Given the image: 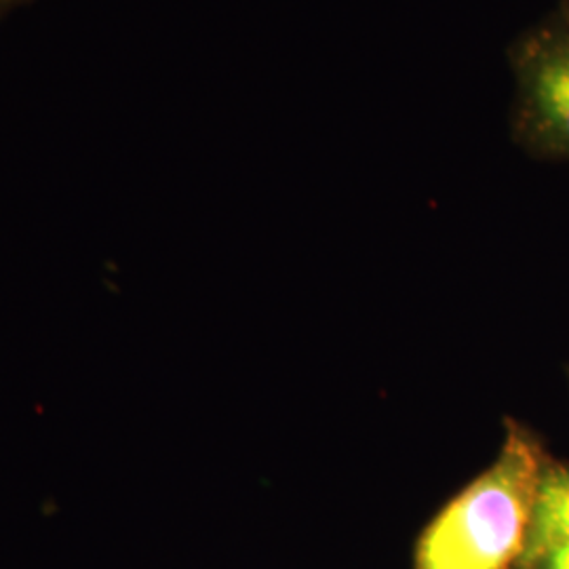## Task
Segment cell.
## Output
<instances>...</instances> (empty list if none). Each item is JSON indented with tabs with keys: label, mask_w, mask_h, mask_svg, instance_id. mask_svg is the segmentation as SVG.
Instances as JSON below:
<instances>
[{
	"label": "cell",
	"mask_w": 569,
	"mask_h": 569,
	"mask_svg": "<svg viewBox=\"0 0 569 569\" xmlns=\"http://www.w3.org/2000/svg\"><path fill=\"white\" fill-rule=\"evenodd\" d=\"M547 460L531 430L509 422L496 462L462 489L422 533L416 569L519 566Z\"/></svg>",
	"instance_id": "cell-1"
},
{
	"label": "cell",
	"mask_w": 569,
	"mask_h": 569,
	"mask_svg": "<svg viewBox=\"0 0 569 569\" xmlns=\"http://www.w3.org/2000/svg\"><path fill=\"white\" fill-rule=\"evenodd\" d=\"M515 133L542 157L569 161V11L529 30L512 51Z\"/></svg>",
	"instance_id": "cell-2"
},
{
	"label": "cell",
	"mask_w": 569,
	"mask_h": 569,
	"mask_svg": "<svg viewBox=\"0 0 569 569\" xmlns=\"http://www.w3.org/2000/svg\"><path fill=\"white\" fill-rule=\"evenodd\" d=\"M569 542V467L550 462L540 475L529 521L528 545L519 568L542 550Z\"/></svg>",
	"instance_id": "cell-3"
},
{
	"label": "cell",
	"mask_w": 569,
	"mask_h": 569,
	"mask_svg": "<svg viewBox=\"0 0 569 569\" xmlns=\"http://www.w3.org/2000/svg\"><path fill=\"white\" fill-rule=\"evenodd\" d=\"M519 569H569V542L542 550L529 563Z\"/></svg>",
	"instance_id": "cell-4"
},
{
	"label": "cell",
	"mask_w": 569,
	"mask_h": 569,
	"mask_svg": "<svg viewBox=\"0 0 569 569\" xmlns=\"http://www.w3.org/2000/svg\"><path fill=\"white\" fill-rule=\"evenodd\" d=\"M18 0H0V13L4 11V9H9V7H13Z\"/></svg>",
	"instance_id": "cell-5"
}]
</instances>
